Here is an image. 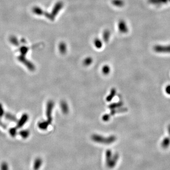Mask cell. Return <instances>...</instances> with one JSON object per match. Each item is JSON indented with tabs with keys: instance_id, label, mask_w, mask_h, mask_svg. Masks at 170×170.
Here are the masks:
<instances>
[{
	"instance_id": "obj_25",
	"label": "cell",
	"mask_w": 170,
	"mask_h": 170,
	"mask_svg": "<svg viewBox=\"0 0 170 170\" xmlns=\"http://www.w3.org/2000/svg\"><path fill=\"white\" fill-rule=\"evenodd\" d=\"M4 114V111L3 109L2 105L0 103V118H1Z\"/></svg>"
},
{
	"instance_id": "obj_13",
	"label": "cell",
	"mask_w": 170,
	"mask_h": 170,
	"mask_svg": "<svg viewBox=\"0 0 170 170\" xmlns=\"http://www.w3.org/2000/svg\"><path fill=\"white\" fill-rule=\"evenodd\" d=\"M112 3L114 6L117 7H123L125 3L123 0H112Z\"/></svg>"
},
{
	"instance_id": "obj_17",
	"label": "cell",
	"mask_w": 170,
	"mask_h": 170,
	"mask_svg": "<svg viewBox=\"0 0 170 170\" xmlns=\"http://www.w3.org/2000/svg\"><path fill=\"white\" fill-rule=\"evenodd\" d=\"M93 59L92 57H88L85 58L84 60L83 61V64L85 66H88L90 65L93 63Z\"/></svg>"
},
{
	"instance_id": "obj_14",
	"label": "cell",
	"mask_w": 170,
	"mask_h": 170,
	"mask_svg": "<svg viewBox=\"0 0 170 170\" xmlns=\"http://www.w3.org/2000/svg\"><path fill=\"white\" fill-rule=\"evenodd\" d=\"M110 36H111V32L110 31L107 29L106 30L104 33H103V40L105 42H108V41L109 40V39L110 38Z\"/></svg>"
},
{
	"instance_id": "obj_6",
	"label": "cell",
	"mask_w": 170,
	"mask_h": 170,
	"mask_svg": "<svg viewBox=\"0 0 170 170\" xmlns=\"http://www.w3.org/2000/svg\"><path fill=\"white\" fill-rule=\"evenodd\" d=\"M28 119V115L27 113H24L22 116L20 120L18 121L17 124V128H21L23 127L24 124L27 122Z\"/></svg>"
},
{
	"instance_id": "obj_16",
	"label": "cell",
	"mask_w": 170,
	"mask_h": 170,
	"mask_svg": "<svg viewBox=\"0 0 170 170\" xmlns=\"http://www.w3.org/2000/svg\"><path fill=\"white\" fill-rule=\"evenodd\" d=\"M29 134H30V133L28 130H22L20 132V135L24 139L27 138L29 137Z\"/></svg>"
},
{
	"instance_id": "obj_26",
	"label": "cell",
	"mask_w": 170,
	"mask_h": 170,
	"mask_svg": "<svg viewBox=\"0 0 170 170\" xmlns=\"http://www.w3.org/2000/svg\"><path fill=\"white\" fill-rule=\"evenodd\" d=\"M168 1H170V0H168Z\"/></svg>"
},
{
	"instance_id": "obj_9",
	"label": "cell",
	"mask_w": 170,
	"mask_h": 170,
	"mask_svg": "<svg viewBox=\"0 0 170 170\" xmlns=\"http://www.w3.org/2000/svg\"><path fill=\"white\" fill-rule=\"evenodd\" d=\"M59 50L61 54H65L67 50V46L66 43L64 42H60L59 45Z\"/></svg>"
},
{
	"instance_id": "obj_15",
	"label": "cell",
	"mask_w": 170,
	"mask_h": 170,
	"mask_svg": "<svg viewBox=\"0 0 170 170\" xmlns=\"http://www.w3.org/2000/svg\"><path fill=\"white\" fill-rule=\"evenodd\" d=\"M49 125V123L47 122V121H41L38 123V127L39 128L41 129L42 130H45L48 127Z\"/></svg>"
},
{
	"instance_id": "obj_7",
	"label": "cell",
	"mask_w": 170,
	"mask_h": 170,
	"mask_svg": "<svg viewBox=\"0 0 170 170\" xmlns=\"http://www.w3.org/2000/svg\"><path fill=\"white\" fill-rule=\"evenodd\" d=\"M63 7H64V3L63 2H62V1L58 2L55 4V6L53 8V16H55L58 14V13L60 12V11L62 10Z\"/></svg>"
},
{
	"instance_id": "obj_4",
	"label": "cell",
	"mask_w": 170,
	"mask_h": 170,
	"mask_svg": "<svg viewBox=\"0 0 170 170\" xmlns=\"http://www.w3.org/2000/svg\"><path fill=\"white\" fill-rule=\"evenodd\" d=\"M19 60L22 63L25 64V65L28 67L29 70L31 71H35V66L32 64L31 62H29L28 61L26 60V59L24 58V57L21 56L19 57Z\"/></svg>"
},
{
	"instance_id": "obj_10",
	"label": "cell",
	"mask_w": 170,
	"mask_h": 170,
	"mask_svg": "<svg viewBox=\"0 0 170 170\" xmlns=\"http://www.w3.org/2000/svg\"><path fill=\"white\" fill-rule=\"evenodd\" d=\"M42 160L40 158H37L33 164V169L34 170H38L42 164Z\"/></svg>"
},
{
	"instance_id": "obj_5",
	"label": "cell",
	"mask_w": 170,
	"mask_h": 170,
	"mask_svg": "<svg viewBox=\"0 0 170 170\" xmlns=\"http://www.w3.org/2000/svg\"><path fill=\"white\" fill-rule=\"evenodd\" d=\"M154 49L155 51L159 53H170V45L167 46L156 45Z\"/></svg>"
},
{
	"instance_id": "obj_3",
	"label": "cell",
	"mask_w": 170,
	"mask_h": 170,
	"mask_svg": "<svg viewBox=\"0 0 170 170\" xmlns=\"http://www.w3.org/2000/svg\"><path fill=\"white\" fill-rule=\"evenodd\" d=\"M118 29L120 33L123 34L127 33L128 31V27L126 22L123 20H120L118 23Z\"/></svg>"
},
{
	"instance_id": "obj_21",
	"label": "cell",
	"mask_w": 170,
	"mask_h": 170,
	"mask_svg": "<svg viewBox=\"0 0 170 170\" xmlns=\"http://www.w3.org/2000/svg\"><path fill=\"white\" fill-rule=\"evenodd\" d=\"M110 71H111V69H110V68L109 66L108 65H105L104 66L103 68H102V71H103V73L105 74V75H107L110 72Z\"/></svg>"
},
{
	"instance_id": "obj_23",
	"label": "cell",
	"mask_w": 170,
	"mask_h": 170,
	"mask_svg": "<svg viewBox=\"0 0 170 170\" xmlns=\"http://www.w3.org/2000/svg\"><path fill=\"white\" fill-rule=\"evenodd\" d=\"M10 134L12 137H15L16 135H17V128H11L9 130Z\"/></svg>"
},
{
	"instance_id": "obj_12",
	"label": "cell",
	"mask_w": 170,
	"mask_h": 170,
	"mask_svg": "<svg viewBox=\"0 0 170 170\" xmlns=\"http://www.w3.org/2000/svg\"><path fill=\"white\" fill-rule=\"evenodd\" d=\"M94 46L97 49H101L103 47V41L98 38H96L94 40Z\"/></svg>"
},
{
	"instance_id": "obj_11",
	"label": "cell",
	"mask_w": 170,
	"mask_h": 170,
	"mask_svg": "<svg viewBox=\"0 0 170 170\" xmlns=\"http://www.w3.org/2000/svg\"><path fill=\"white\" fill-rule=\"evenodd\" d=\"M61 107L62 109V110L64 114H67L69 112V106H68V104L65 101H63L61 103Z\"/></svg>"
},
{
	"instance_id": "obj_20",
	"label": "cell",
	"mask_w": 170,
	"mask_h": 170,
	"mask_svg": "<svg viewBox=\"0 0 170 170\" xmlns=\"http://www.w3.org/2000/svg\"><path fill=\"white\" fill-rule=\"evenodd\" d=\"M5 118L8 120H11L13 121H17V119L14 115L10 113H6L5 114Z\"/></svg>"
},
{
	"instance_id": "obj_2",
	"label": "cell",
	"mask_w": 170,
	"mask_h": 170,
	"mask_svg": "<svg viewBox=\"0 0 170 170\" xmlns=\"http://www.w3.org/2000/svg\"><path fill=\"white\" fill-rule=\"evenodd\" d=\"M54 103L52 101H49L47 103V107H46V115L47 118V122L50 124L52 121V113L53 111V109L54 107Z\"/></svg>"
},
{
	"instance_id": "obj_1",
	"label": "cell",
	"mask_w": 170,
	"mask_h": 170,
	"mask_svg": "<svg viewBox=\"0 0 170 170\" xmlns=\"http://www.w3.org/2000/svg\"><path fill=\"white\" fill-rule=\"evenodd\" d=\"M92 139L95 141L99 142H105V143H111L115 140V137L112 136L111 137H108L107 138H104L103 137L98 135H93L92 137Z\"/></svg>"
},
{
	"instance_id": "obj_8",
	"label": "cell",
	"mask_w": 170,
	"mask_h": 170,
	"mask_svg": "<svg viewBox=\"0 0 170 170\" xmlns=\"http://www.w3.org/2000/svg\"><path fill=\"white\" fill-rule=\"evenodd\" d=\"M149 2L152 4L160 6L166 4L168 2V0H148Z\"/></svg>"
},
{
	"instance_id": "obj_24",
	"label": "cell",
	"mask_w": 170,
	"mask_h": 170,
	"mask_svg": "<svg viewBox=\"0 0 170 170\" xmlns=\"http://www.w3.org/2000/svg\"><path fill=\"white\" fill-rule=\"evenodd\" d=\"M110 117H111V115L110 114H105L103 116V120H104L105 121H107L108 120H110Z\"/></svg>"
},
{
	"instance_id": "obj_19",
	"label": "cell",
	"mask_w": 170,
	"mask_h": 170,
	"mask_svg": "<svg viewBox=\"0 0 170 170\" xmlns=\"http://www.w3.org/2000/svg\"><path fill=\"white\" fill-rule=\"evenodd\" d=\"M115 94H116V90L114 88H113L111 91L110 95L106 98L107 101H108V102L111 101L113 98V97L115 96Z\"/></svg>"
},
{
	"instance_id": "obj_22",
	"label": "cell",
	"mask_w": 170,
	"mask_h": 170,
	"mask_svg": "<svg viewBox=\"0 0 170 170\" xmlns=\"http://www.w3.org/2000/svg\"><path fill=\"white\" fill-rule=\"evenodd\" d=\"M0 170H9V166L6 162H4L1 163Z\"/></svg>"
},
{
	"instance_id": "obj_18",
	"label": "cell",
	"mask_w": 170,
	"mask_h": 170,
	"mask_svg": "<svg viewBox=\"0 0 170 170\" xmlns=\"http://www.w3.org/2000/svg\"><path fill=\"white\" fill-rule=\"evenodd\" d=\"M122 105H123V103L122 102H118V103H113L109 106V108L111 109V110H113L115 108H119L120 106H122Z\"/></svg>"
}]
</instances>
